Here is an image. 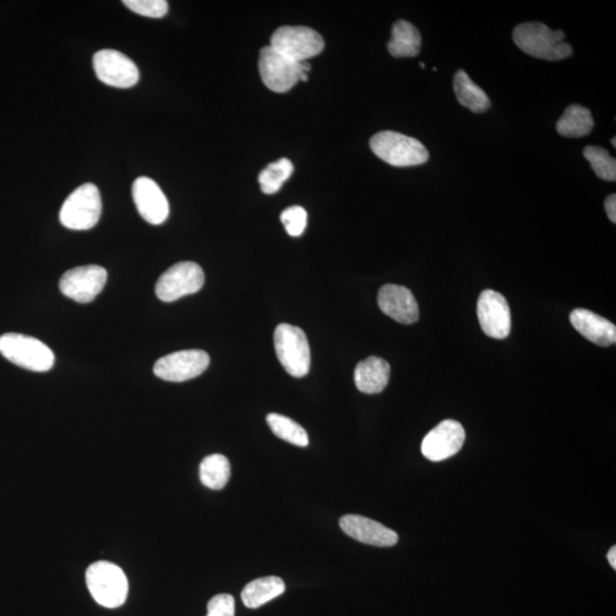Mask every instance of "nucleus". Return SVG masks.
<instances>
[{
  "mask_svg": "<svg viewBox=\"0 0 616 616\" xmlns=\"http://www.w3.org/2000/svg\"><path fill=\"white\" fill-rule=\"evenodd\" d=\"M513 38L521 51L540 60L561 61L573 53L572 47L564 42V32L551 30L540 22L520 24L514 30Z\"/></svg>",
  "mask_w": 616,
  "mask_h": 616,
  "instance_id": "obj_1",
  "label": "nucleus"
},
{
  "mask_svg": "<svg viewBox=\"0 0 616 616\" xmlns=\"http://www.w3.org/2000/svg\"><path fill=\"white\" fill-rule=\"evenodd\" d=\"M370 148L377 157L394 167L423 165L429 159L421 142L396 132L377 133L370 140Z\"/></svg>",
  "mask_w": 616,
  "mask_h": 616,
  "instance_id": "obj_2",
  "label": "nucleus"
},
{
  "mask_svg": "<svg viewBox=\"0 0 616 616\" xmlns=\"http://www.w3.org/2000/svg\"><path fill=\"white\" fill-rule=\"evenodd\" d=\"M0 354L15 366L35 372L51 370L55 362L54 353L43 342L13 332L0 336Z\"/></svg>",
  "mask_w": 616,
  "mask_h": 616,
  "instance_id": "obj_3",
  "label": "nucleus"
},
{
  "mask_svg": "<svg viewBox=\"0 0 616 616\" xmlns=\"http://www.w3.org/2000/svg\"><path fill=\"white\" fill-rule=\"evenodd\" d=\"M258 66L263 83L275 93L290 91L311 70L306 61L297 62L272 46L262 48Z\"/></svg>",
  "mask_w": 616,
  "mask_h": 616,
  "instance_id": "obj_4",
  "label": "nucleus"
},
{
  "mask_svg": "<svg viewBox=\"0 0 616 616\" xmlns=\"http://www.w3.org/2000/svg\"><path fill=\"white\" fill-rule=\"evenodd\" d=\"M86 582L95 602L107 609H117L127 598V578L119 566L110 562H96L89 566Z\"/></svg>",
  "mask_w": 616,
  "mask_h": 616,
  "instance_id": "obj_5",
  "label": "nucleus"
},
{
  "mask_svg": "<svg viewBox=\"0 0 616 616\" xmlns=\"http://www.w3.org/2000/svg\"><path fill=\"white\" fill-rule=\"evenodd\" d=\"M274 347L280 363L295 378H303L311 369L310 344L301 328L279 324L274 331Z\"/></svg>",
  "mask_w": 616,
  "mask_h": 616,
  "instance_id": "obj_6",
  "label": "nucleus"
},
{
  "mask_svg": "<svg viewBox=\"0 0 616 616\" xmlns=\"http://www.w3.org/2000/svg\"><path fill=\"white\" fill-rule=\"evenodd\" d=\"M102 213V200L97 186L86 183L79 186L64 201L60 221L66 228L86 231L94 228Z\"/></svg>",
  "mask_w": 616,
  "mask_h": 616,
  "instance_id": "obj_7",
  "label": "nucleus"
},
{
  "mask_svg": "<svg viewBox=\"0 0 616 616\" xmlns=\"http://www.w3.org/2000/svg\"><path fill=\"white\" fill-rule=\"evenodd\" d=\"M205 273L193 262H181L169 267L158 280L156 294L162 302L172 303L198 293L204 287Z\"/></svg>",
  "mask_w": 616,
  "mask_h": 616,
  "instance_id": "obj_8",
  "label": "nucleus"
},
{
  "mask_svg": "<svg viewBox=\"0 0 616 616\" xmlns=\"http://www.w3.org/2000/svg\"><path fill=\"white\" fill-rule=\"evenodd\" d=\"M270 46L288 58L304 62L322 53V36L307 27H281L275 30Z\"/></svg>",
  "mask_w": 616,
  "mask_h": 616,
  "instance_id": "obj_9",
  "label": "nucleus"
},
{
  "mask_svg": "<svg viewBox=\"0 0 616 616\" xmlns=\"http://www.w3.org/2000/svg\"><path fill=\"white\" fill-rule=\"evenodd\" d=\"M209 363V355L205 351H181L158 360L153 372L166 382L183 383L204 374Z\"/></svg>",
  "mask_w": 616,
  "mask_h": 616,
  "instance_id": "obj_10",
  "label": "nucleus"
},
{
  "mask_svg": "<svg viewBox=\"0 0 616 616\" xmlns=\"http://www.w3.org/2000/svg\"><path fill=\"white\" fill-rule=\"evenodd\" d=\"M108 272L103 267L87 265L69 270L60 280L64 296L80 304L94 301L107 283Z\"/></svg>",
  "mask_w": 616,
  "mask_h": 616,
  "instance_id": "obj_11",
  "label": "nucleus"
},
{
  "mask_svg": "<svg viewBox=\"0 0 616 616\" xmlns=\"http://www.w3.org/2000/svg\"><path fill=\"white\" fill-rule=\"evenodd\" d=\"M95 74L105 85L117 88L135 86L140 80V70L133 60L115 50H102L93 59Z\"/></svg>",
  "mask_w": 616,
  "mask_h": 616,
  "instance_id": "obj_12",
  "label": "nucleus"
},
{
  "mask_svg": "<svg viewBox=\"0 0 616 616\" xmlns=\"http://www.w3.org/2000/svg\"><path fill=\"white\" fill-rule=\"evenodd\" d=\"M477 315L486 336L494 339L508 337L512 330V314L504 296L497 291L484 290L478 298Z\"/></svg>",
  "mask_w": 616,
  "mask_h": 616,
  "instance_id": "obj_13",
  "label": "nucleus"
},
{
  "mask_svg": "<svg viewBox=\"0 0 616 616\" xmlns=\"http://www.w3.org/2000/svg\"><path fill=\"white\" fill-rule=\"evenodd\" d=\"M466 440V432L460 423L448 419L442 421L426 435L421 452L431 461H443L460 451Z\"/></svg>",
  "mask_w": 616,
  "mask_h": 616,
  "instance_id": "obj_14",
  "label": "nucleus"
},
{
  "mask_svg": "<svg viewBox=\"0 0 616 616\" xmlns=\"http://www.w3.org/2000/svg\"><path fill=\"white\" fill-rule=\"evenodd\" d=\"M133 199L145 221L160 225L169 215V204L160 186L151 178L139 177L133 184Z\"/></svg>",
  "mask_w": 616,
  "mask_h": 616,
  "instance_id": "obj_15",
  "label": "nucleus"
},
{
  "mask_svg": "<svg viewBox=\"0 0 616 616\" xmlns=\"http://www.w3.org/2000/svg\"><path fill=\"white\" fill-rule=\"evenodd\" d=\"M340 529L348 537L366 545L376 547H392L399 542V536L394 531L386 528L380 523L359 515H346L339 521Z\"/></svg>",
  "mask_w": 616,
  "mask_h": 616,
  "instance_id": "obj_16",
  "label": "nucleus"
},
{
  "mask_svg": "<svg viewBox=\"0 0 616 616\" xmlns=\"http://www.w3.org/2000/svg\"><path fill=\"white\" fill-rule=\"evenodd\" d=\"M378 305L385 314L397 322L412 324L418 321V303L408 288L396 285L380 288Z\"/></svg>",
  "mask_w": 616,
  "mask_h": 616,
  "instance_id": "obj_17",
  "label": "nucleus"
},
{
  "mask_svg": "<svg viewBox=\"0 0 616 616\" xmlns=\"http://www.w3.org/2000/svg\"><path fill=\"white\" fill-rule=\"evenodd\" d=\"M571 323L583 337L596 345L607 347L616 342V327L609 320L594 312L577 308L570 316Z\"/></svg>",
  "mask_w": 616,
  "mask_h": 616,
  "instance_id": "obj_18",
  "label": "nucleus"
},
{
  "mask_svg": "<svg viewBox=\"0 0 616 616\" xmlns=\"http://www.w3.org/2000/svg\"><path fill=\"white\" fill-rule=\"evenodd\" d=\"M391 377V366L378 356L361 361L354 371L356 387L366 394H378L386 388Z\"/></svg>",
  "mask_w": 616,
  "mask_h": 616,
  "instance_id": "obj_19",
  "label": "nucleus"
},
{
  "mask_svg": "<svg viewBox=\"0 0 616 616\" xmlns=\"http://www.w3.org/2000/svg\"><path fill=\"white\" fill-rule=\"evenodd\" d=\"M421 47L420 32L412 23L400 20L392 30V39L387 45L389 54L394 58H415Z\"/></svg>",
  "mask_w": 616,
  "mask_h": 616,
  "instance_id": "obj_20",
  "label": "nucleus"
},
{
  "mask_svg": "<svg viewBox=\"0 0 616 616\" xmlns=\"http://www.w3.org/2000/svg\"><path fill=\"white\" fill-rule=\"evenodd\" d=\"M286 585L281 578L266 577L254 580L242 590L241 599L248 609H258L272 599L285 593Z\"/></svg>",
  "mask_w": 616,
  "mask_h": 616,
  "instance_id": "obj_21",
  "label": "nucleus"
},
{
  "mask_svg": "<svg viewBox=\"0 0 616 616\" xmlns=\"http://www.w3.org/2000/svg\"><path fill=\"white\" fill-rule=\"evenodd\" d=\"M458 102L474 113H483L491 107V101L464 70H459L453 80Z\"/></svg>",
  "mask_w": 616,
  "mask_h": 616,
  "instance_id": "obj_22",
  "label": "nucleus"
},
{
  "mask_svg": "<svg viewBox=\"0 0 616 616\" xmlns=\"http://www.w3.org/2000/svg\"><path fill=\"white\" fill-rule=\"evenodd\" d=\"M595 121L590 110L582 105L572 104L557 121L556 129L561 136L583 137L593 131Z\"/></svg>",
  "mask_w": 616,
  "mask_h": 616,
  "instance_id": "obj_23",
  "label": "nucleus"
},
{
  "mask_svg": "<svg viewBox=\"0 0 616 616\" xmlns=\"http://www.w3.org/2000/svg\"><path fill=\"white\" fill-rule=\"evenodd\" d=\"M231 477V465L228 458L212 455L205 458L200 465L202 484L212 490L224 489Z\"/></svg>",
  "mask_w": 616,
  "mask_h": 616,
  "instance_id": "obj_24",
  "label": "nucleus"
},
{
  "mask_svg": "<svg viewBox=\"0 0 616 616\" xmlns=\"http://www.w3.org/2000/svg\"><path fill=\"white\" fill-rule=\"evenodd\" d=\"M266 421L270 426L271 431L279 439L302 448L307 447L308 443H310L305 429L293 419L288 418L286 416L278 415V413H270L267 416Z\"/></svg>",
  "mask_w": 616,
  "mask_h": 616,
  "instance_id": "obj_25",
  "label": "nucleus"
},
{
  "mask_svg": "<svg viewBox=\"0 0 616 616\" xmlns=\"http://www.w3.org/2000/svg\"><path fill=\"white\" fill-rule=\"evenodd\" d=\"M294 173V165L289 159L282 158L263 169L258 176L262 191L265 194H275L281 189L283 183L289 180Z\"/></svg>",
  "mask_w": 616,
  "mask_h": 616,
  "instance_id": "obj_26",
  "label": "nucleus"
},
{
  "mask_svg": "<svg viewBox=\"0 0 616 616\" xmlns=\"http://www.w3.org/2000/svg\"><path fill=\"white\" fill-rule=\"evenodd\" d=\"M583 157L589 161L591 168L601 180L616 181V161L607 150L591 145L583 150Z\"/></svg>",
  "mask_w": 616,
  "mask_h": 616,
  "instance_id": "obj_27",
  "label": "nucleus"
},
{
  "mask_svg": "<svg viewBox=\"0 0 616 616\" xmlns=\"http://www.w3.org/2000/svg\"><path fill=\"white\" fill-rule=\"evenodd\" d=\"M123 3L134 13L147 18H164L168 12V3L166 0H125Z\"/></svg>",
  "mask_w": 616,
  "mask_h": 616,
  "instance_id": "obj_28",
  "label": "nucleus"
},
{
  "mask_svg": "<svg viewBox=\"0 0 616 616\" xmlns=\"http://www.w3.org/2000/svg\"><path fill=\"white\" fill-rule=\"evenodd\" d=\"M281 222L288 234L291 237H301L307 225V213L301 206H293L281 214Z\"/></svg>",
  "mask_w": 616,
  "mask_h": 616,
  "instance_id": "obj_29",
  "label": "nucleus"
},
{
  "mask_svg": "<svg viewBox=\"0 0 616 616\" xmlns=\"http://www.w3.org/2000/svg\"><path fill=\"white\" fill-rule=\"evenodd\" d=\"M207 616H235V602L233 596L221 594L210 599L207 605Z\"/></svg>",
  "mask_w": 616,
  "mask_h": 616,
  "instance_id": "obj_30",
  "label": "nucleus"
},
{
  "mask_svg": "<svg viewBox=\"0 0 616 616\" xmlns=\"http://www.w3.org/2000/svg\"><path fill=\"white\" fill-rule=\"evenodd\" d=\"M605 210L607 215H609L610 221L612 223H616V196L615 194H611L607 197L605 200Z\"/></svg>",
  "mask_w": 616,
  "mask_h": 616,
  "instance_id": "obj_31",
  "label": "nucleus"
},
{
  "mask_svg": "<svg viewBox=\"0 0 616 616\" xmlns=\"http://www.w3.org/2000/svg\"><path fill=\"white\" fill-rule=\"evenodd\" d=\"M607 559H609L610 564L612 567H613L614 570H616V547H612V548L609 551V554H607Z\"/></svg>",
  "mask_w": 616,
  "mask_h": 616,
  "instance_id": "obj_32",
  "label": "nucleus"
},
{
  "mask_svg": "<svg viewBox=\"0 0 616 616\" xmlns=\"http://www.w3.org/2000/svg\"><path fill=\"white\" fill-rule=\"evenodd\" d=\"M615 141H616V140H615V137H614V139H613V140H612V144H613V147H614V148L616 147V143H615Z\"/></svg>",
  "mask_w": 616,
  "mask_h": 616,
  "instance_id": "obj_33",
  "label": "nucleus"
},
{
  "mask_svg": "<svg viewBox=\"0 0 616 616\" xmlns=\"http://www.w3.org/2000/svg\"><path fill=\"white\" fill-rule=\"evenodd\" d=\"M421 68L425 69V63H420Z\"/></svg>",
  "mask_w": 616,
  "mask_h": 616,
  "instance_id": "obj_34",
  "label": "nucleus"
}]
</instances>
